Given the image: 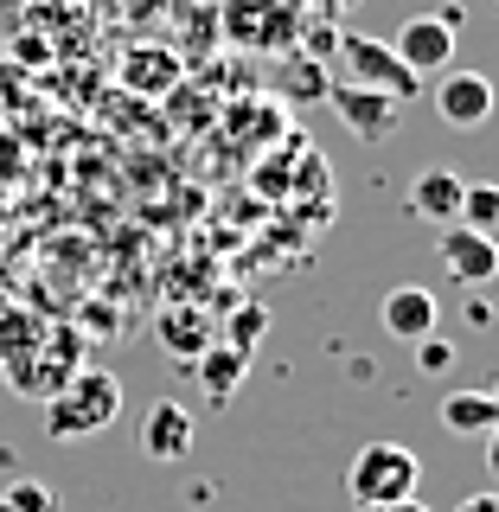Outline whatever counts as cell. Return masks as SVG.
I'll use <instances>...</instances> for the list:
<instances>
[{
  "instance_id": "25",
  "label": "cell",
  "mask_w": 499,
  "mask_h": 512,
  "mask_svg": "<svg viewBox=\"0 0 499 512\" xmlns=\"http://www.w3.org/2000/svg\"><path fill=\"white\" fill-rule=\"evenodd\" d=\"M359 512H429L423 500H391V506H359Z\"/></svg>"
},
{
  "instance_id": "23",
  "label": "cell",
  "mask_w": 499,
  "mask_h": 512,
  "mask_svg": "<svg viewBox=\"0 0 499 512\" xmlns=\"http://www.w3.org/2000/svg\"><path fill=\"white\" fill-rule=\"evenodd\" d=\"M301 7H308V13H320V20H333V13H352L359 0H301Z\"/></svg>"
},
{
  "instance_id": "19",
  "label": "cell",
  "mask_w": 499,
  "mask_h": 512,
  "mask_svg": "<svg viewBox=\"0 0 499 512\" xmlns=\"http://www.w3.org/2000/svg\"><path fill=\"white\" fill-rule=\"evenodd\" d=\"M0 512H52V487L45 480H13L0 493Z\"/></svg>"
},
{
  "instance_id": "3",
  "label": "cell",
  "mask_w": 499,
  "mask_h": 512,
  "mask_svg": "<svg viewBox=\"0 0 499 512\" xmlns=\"http://www.w3.org/2000/svg\"><path fill=\"white\" fill-rule=\"evenodd\" d=\"M416 480H423V461L404 442H365L346 468V493L352 506H391V500H416Z\"/></svg>"
},
{
  "instance_id": "12",
  "label": "cell",
  "mask_w": 499,
  "mask_h": 512,
  "mask_svg": "<svg viewBox=\"0 0 499 512\" xmlns=\"http://www.w3.org/2000/svg\"><path fill=\"white\" fill-rule=\"evenodd\" d=\"M461 186H468V180H461L455 167H423L410 180V212L423 224H442V231H448V224L461 218Z\"/></svg>"
},
{
  "instance_id": "18",
  "label": "cell",
  "mask_w": 499,
  "mask_h": 512,
  "mask_svg": "<svg viewBox=\"0 0 499 512\" xmlns=\"http://www.w3.org/2000/svg\"><path fill=\"white\" fill-rule=\"evenodd\" d=\"M455 224L499 231V186H493V180H468V186H461V218H455Z\"/></svg>"
},
{
  "instance_id": "8",
  "label": "cell",
  "mask_w": 499,
  "mask_h": 512,
  "mask_svg": "<svg viewBox=\"0 0 499 512\" xmlns=\"http://www.w3.org/2000/svg\"><path fill=\"white\" fill-rule=\"evenodd\" d=\"M442 269L461 288L493 282L499 276V237L493 231H474V224H448V231H442Z\"/></svg>"
},
{
  "instance_id": "20",
  "label": "cell",
  "mask_w": 499,
  "mask_h": 512,
  "mask_svg": "<svg viewBox=\"0 0 499 512\" xmlns=\"http://www.w3.org/2000/svg\"><path fill=\"white\" fill-rule=\"evenodd\" d=\"M448 365H455V346L442 340V333H429V340H416V372H448Z\"/></svg>"
},
{
  "instance_id": "26",
  "label": "cell",
  "mask_w": 499,
  "mask_h": 512,
  "mask_svg": "<svg viewBox=\"0 0 499 512\" xmlns=\"http://www.w3.org/2000/svg\"><path fill=\"white\" fill-rule=\"evenodd\" d=\"M493 320H499V301H493Z\"/></svg>"
},
{
  "instance_id": "5",
  "label": "cell",
  "mask_w": 499,
  "mask_h": 512,
  "mask_svg": "<svg viewBox=\"0 0 499 512\" xmlns=\"http://www.w3.org/2000/svg\"><path fill=\"white\" fill-rule=\"evenodd\" d=\"M327 109L340 116L359 141H391L397 122H404V103H391L384 90H365V84H333L327 90Z\"/></svg>"
},
{
  "instance_id": "14",
  "label": "cell",
  "mask_w": 499,
  "mask_h": 512,
  "mask_svg": "<svg viewBox=\"0 0 499 512\" xmlns=\"http://www.w3.org/2000/svg\"><path fill=\"white\" fill-rule=\"evenodd\" d=\"M327 90H333V64H320L308 52H282L276 103H327Z\"/></svg>"
},
{
  "instance_id": "15",
  "label": "cell",
  "mask_w": 499,
  "mask_h": 512,
  "mask_svg": "<svg viewBox=\"0 0 499 512\" xmlns=\"http://www.w3.org/2000/svg\"><path fill=\"white\" fill-rule=\"evenodd\" d=\"M244 372H250V352L244 346H205L199 359H192V378H199V391L205 397H231L237 384H244Z\"/></svg>"
},
{
  "instance_id": "28",
  "label": "cell",
  "mask_w": 499,
  "mask_h": 512,
  "mask_svg": "<svg viewBox=\"0 0 499 512\" xmlns=\"http://www.w3.org/2000/svg\"><path fill=\"white\" fill-rule=\"evenodd\" d=\"M493 7H499V0H493Z\"/></svg>"
},
{
  "instance_id": "9",
  "label": "cell",
  "mask_w": 499,
  "mask_h": 512,
  "mask_svg": "<svg viewBox=\"0 0 499 512\" xmlns=\"http://www.w3.org/2000/svg\"><path fill=\"white\" fill-rule=\"evenodd\" d=\"M378 320H384V333H391V340H404V346L429 340V333H442V308H436V295H429V288H416V282L391 288V295L378 301Z\"/></svg>"
},
{
  "instance_id": "16",
  "label": "cell",
  "mask_w": 499,
  "mask_h": 512,
  "mask_svg": "<svg viewBox=\"0 0 499 512\" xmlns=\"http://www.w3.org/2000/svg\"><path fill=\"white\" fill-rule=\"evenodd\" d=\"M282 109H276V96H244V103H231V116H224V128H231L237 141L256 154V148H269V141L282 135Z\"/></svg>"
},
{
  "instance_id": "24",
  "label": "cell",
  "mask_w": 499,
  "mask_h": 512,
  "mask_svg": "<svg viewBox=\"0 0 499 512\" xmlns=\"http://www.w3.org/2000/svg\"><path fill=\"white\" fill-rule=\"evenodd\" d=\"M487 474H493V487H499V423L487 429Z\"/></svg>"
},
{
  "instance_id": "4",
  "label": "cell",
  "mask_w": 499,
  "mask_h": 512,
  "mask_svg": "<svg viewBox=\"0 0 499 512\" xmlns=\"http://www.w3.org/2000/svg\"><path fill=\"white\" fill-rule=\"evenodd\" d=\"M340 64H346V84L384 90L391 103H410V96L423 90V77H416L384 39H372V32H340Z\"/></svg>"
},
{
  "instance_id": "13",
  "label": "cell",
  "mask_w": 499,
  "mask_h": 512,
  "mask_svg": "<svg viewBox=\"0 0 499 512\" xmlns=\"http://www.w3.org/2000/svg\"><path fill=\"white\" fill-rule=\"evenodd\" d=\"M154 340L173 352V365H192L205 346H212V314H205V308H160Z\"/></svg>"
},
{
  "instance_id": "2",
  "label": "cell",
  "mask_w": 499,
  "mask_h": 512,
  "mask_svg": "<svg viewBox=\"0 0 499 512\" xmlns=\"http://www.w3.org/2000/svg\"><path fill=\"white\" fill-rule=\"evenodd\" d=\"M116 416H122L116 372H103V365H77V372L52 391V404H45V436H52V442H77V436L109 429Z\"/></svg>"
},
{
  "instance_id": "21",
  "label": "cell",
  "mask_w": 499,
  "mask_h": 512,
  "mask_svg": "<svg viewBox=\"0 0 499 512\" xmlns=\"http://www.w3.org/2000/svg\"><path fill=\"white\" fill-rule=\"evenodd\" d=\"M256 333H263V308H244V314H237V340H231V346H244V352H250Z\"/></svg>"
},
{
  "instance_id": "1",
  "label": "cell",
  "mask_w": 499,
  "mask_h": 512,
  "mask_svg": "<svg viewBox=\"0 0 499 512\" xmlns=\"http://www.w3.org/2000/svg\"><path fill=\"white\" fill-rule=\"evenodd\" d=\"M218 39L237 45L250 58H282L301 45V26H308V7L301 0H218Z\"/></svg>"
},
{
  "instance_id": "10",
  "label": "cell",
  "mask_w": 499,
  "mask_h": 512,
  "mask_svg": "<svg viewBox=\"0 0 499 512\" xmlns=\"http://www.w3.org/2000/svg\"><path fill=\"white\" fill-rule=\"evenodd\" d=\"M141 455L148 461H186L192 455V410H180L173 397L141 410Z\"/></svg>"
},
{
  "instance_id": "7",
  "label": "cell",
  "mask_w": 499,
  "mask_h": 512,
  "mask_svg": "<svg viewBox=\"0 0 499 512\" xmlns=\"http://www.w3.org/2000/svg\"><path fill=\"white\" fill-rule=\"evenodd\" d=\"M493 109H499V90L487 71H448L436 84V116L448 128H480V122H493Z\"/></svg>"
},
{
  "instance_id": "11",
  "label": "cell",
  "mask_w": 499,
  "mask_h": 512,
  "mask_svg": "<svg viewBox=\"0 0 499 512\" xmlns=\"http://www.w3.org/2000/svg\"><path fill=\"white\" fill-rule=\"evenodd\" d=\"M180 77H186V58L173 52V45H154V39L128 45V58H122V84L128 90L167 96V90H180Z\"/></svg>"
},
{
  "instance_id": "17",
  "label": "cell",
  "mask_w": 499,
  "mask_h": 512,
  "mask_svg": "<svg viewBox=\"0 0 499 512\" xmlns=\"http://www.w3.org/2000/svg\"><path fill=\"white\" fill-rule=\"evenodd\" d=\"M442 423L455 429V436H487L499 423V397L493 391H448L442 397Z\"/></svg>"
},
{
  "instance_id": "27",
  "label": "cell",
  "mask_w": 499,
  "mask_h": 512,
  "mask_svg": "<svg viewBox=\"0 0 499 512\" xmlns=\"http://www.w3.org/2000/svg\"><path fill=\"white\" fill-rule=\"evenodd\" d=\"M493 397H499V378H493Z\"/></svg>"
},
{
  "instance_id": "6",
  "label": "cell",
  "mask_w": 499,
  "mask_h": 512,
  "mask_svg": "<svg viewBox=\"0 0 499 512\" xmlns=\"http://www.w3.org/2000/svg\"><path fill=\"white\" fill-rule=\"evenodd\" d=\"M391 52L404 58L416 77H436V71H448V64H455V26L436 20V13H410V20L397 26Z\"/></svg>"
},
{
  "instance_id": "22",
  "label": "cell",
  "mask_w": 499,
  "mask_h": 512,
  "mask_svg": "<svg viewBox=\"0 0 499 512\" xmlns=\"http://www.w3.org/2000/svg\"><path fill=\"white\" fill-rule=\"evenodd\" d=\"M455 512H499V487H480V493H468Z\"/></svg>"
}]
</instances>
